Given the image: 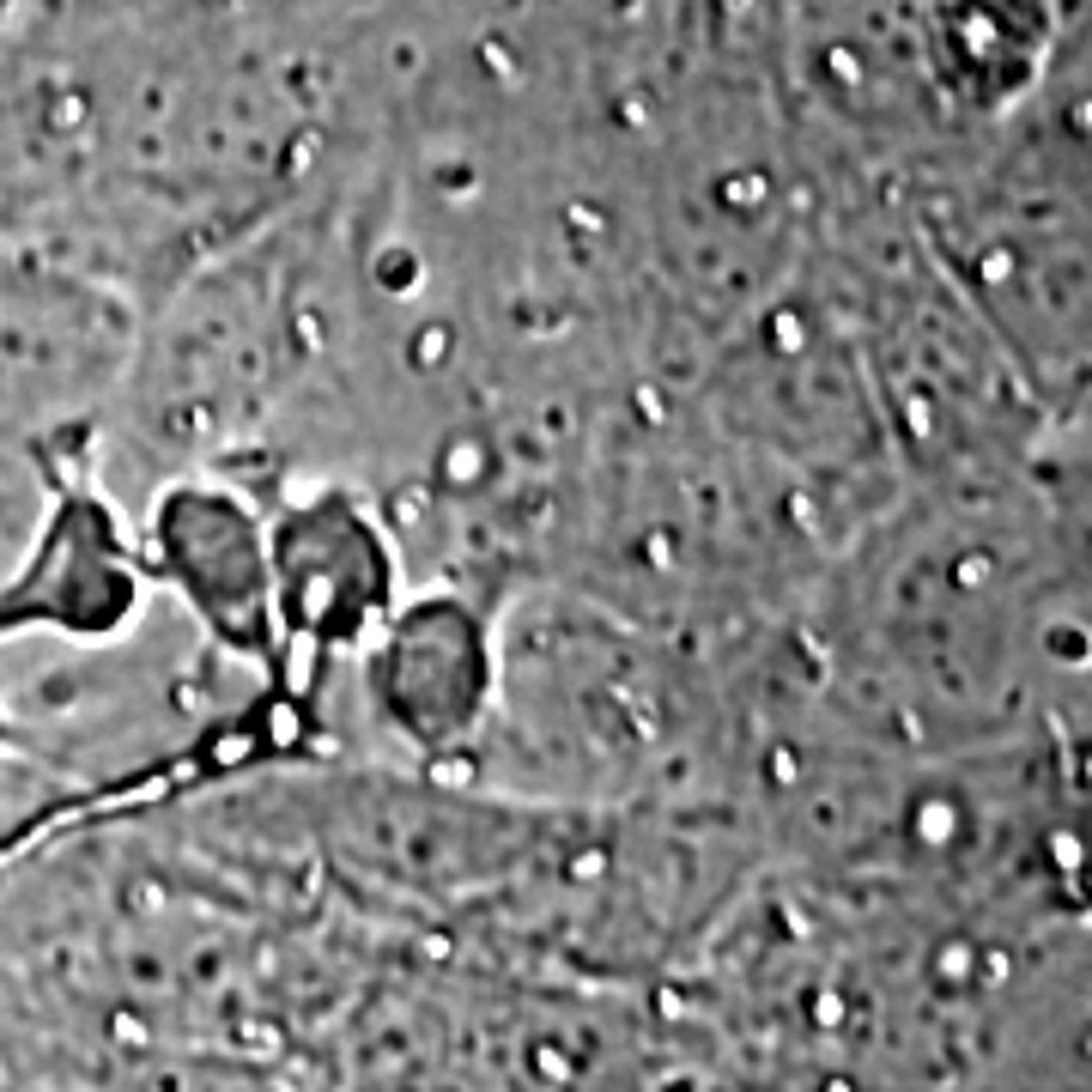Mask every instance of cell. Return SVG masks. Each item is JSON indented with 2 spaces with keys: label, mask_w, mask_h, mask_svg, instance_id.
<instances>
[{
  "label": "cell",
  "mask_w": 1092,
  "mask_h": 1092,
  "mask_svg": "<svg viewBox=\"0 0 1092 1092\" xmlns=\"http://www.w3.org/2000/svg\"><path fill=\"white\" fill-rule=\"evenodd\" d=\"M0 747H13V722L7 716H0Z\"/></svg>",
  "instance_id": "1"
}]
</instances>
